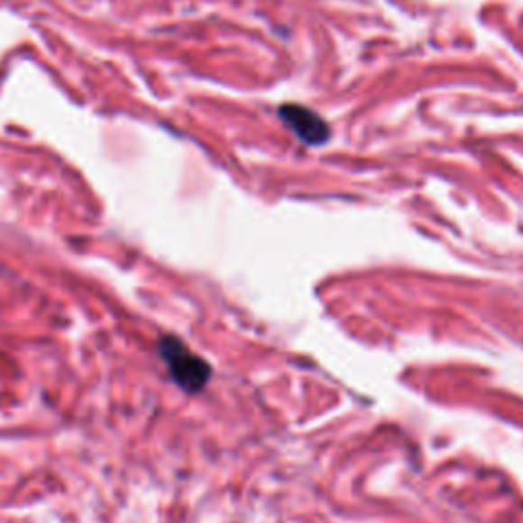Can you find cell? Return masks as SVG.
I'll return each instance as SVG.
<instances>
[{
    "mask_svg": "<svg viewBox=\"0 0 523 523\" xmlns=\"http://www.w3.org/2000/svg\"><path fill=\"white\" fill-rule=\"evenodd\" d=\"M282 119L289 123V127L307 143H323L329 140V127L317 113L307 109V106L287 105L282 106Z\"/></svg>",
    "mask_w": 523,
    "mask_h": 523,
    "instance_id": "2",
    "label": "cell"
},
{
    "mask_svg": "<svg viewBox=\"0 0 523 523\" xmlns=\"http://www.w3.org/2000/svg\"><path fill=\"white\" fill-rule=\"evenodd\" d=\"M160 356L164 360L174 382L182 390L198 392L206 387L211 379V366L201 356L190 352L184 342L174 335H164L158 342Z\"/></svg>",
    "mask_w": 523,
    "mask_h": 523,
    "instance_id": "1",
    "label": "cell"
}]
</instances>
